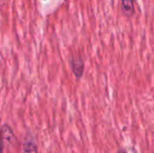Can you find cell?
I'll use <instances>...</instances> for the list:
<instances>
[{
    "instance_id": "cell-4",
    "label": "cell",
    "mask_w": 154,
    "mask_h": 153,
    "mask_svg": "<svg viewBox=\"0 0 154 153\" xmlns=\"http://www.w3.org/2000/svg\"><path fill=\"white\" fill-rule=\"evenodd\" d=\"M23 152H37L38 151V146L35 141V139L32 135H27L25 139L22 143V148H21Z\"/></svg>"
},
{
    "instance_id": "cell-3",
    "label": "cell",
    "mask_w": 154,
    "mask_h": 153,
    "mask_svg": "<svg viewBox=\"0 0 154 153\" xmlns=\"http://www.w3.org/2000/svg\"><path fill=\"white\" fill-rule=\"evenodd\" d=\"M136 0H120L119 3V8H120L121 14L125 18H131L135 15L136 8H135Z\"/></svg>"
},
{
    "instance_id": "cell-1",
    "label": "cell",
    "mask_w": 154,
    "mask_h": 153,
    "mask_svg": "<svg viewBox=\"0 0 154 153\" xmlns=\"http://www.w3.org/2000/svg\"><path fill=\"white\" fill-rule=\"evenodd\" d=\"M19 145L18 139L8 124H4L0 127V152L5 150L14 149Z\"/></svg>"
},
{
    "instance_id": "cell-2",
    "label": "cell",
    "mask_w": 154,
    "mask_h": 153,
    "mask_svg": "<svg viewBox=\"0 0 154 153\" xmlns=\"http://www.w3.org/2000/svg\"><path fill=\"white\" fill-rule=\"evenodd\" d=\"M69 66H70V69L75 79L80 81L83 78L84 72H85V60H84V58L80 55L71 56L69 58Z\"/></svg>"
}]
</instances>
